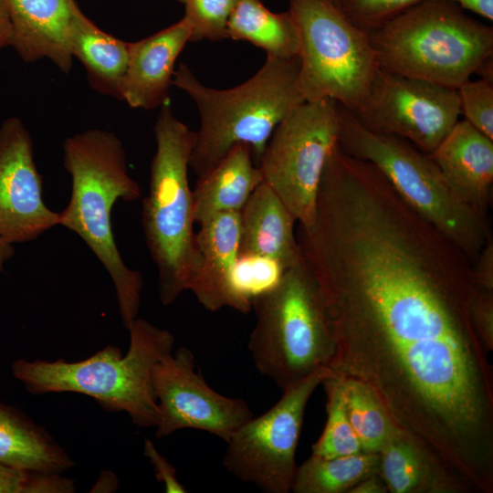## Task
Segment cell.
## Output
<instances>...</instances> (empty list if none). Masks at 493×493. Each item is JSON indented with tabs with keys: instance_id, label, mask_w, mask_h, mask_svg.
I'll return each instance as SVG.
<instances>
[{
	"instance_id": "obj_7",
	"label": "cell",
	"mask_w": 493,
	"mask_h": 493,
	"mask_svg": "<svg viewBox=\"0 0 493 493\" xmlns=\"http://www.w3.org/2000/svg\"><path fill=\"white\" fill-rule=\"evenodd\" d=\"M337 110L339 148L372 164L401 199L472 264L491 237L488 217L452 190L430 154L403 138L367 129L338 102Z\"/></svg>"
},
{
	"instance_id": "obj_21",
	"label": "cell",
	"mask_w": 493,
	"mask_h": 493,
	"mask_svg": "<svg viewBox=\"0 0 493 493\" xmlns=\"http://www.w3.org/2000/svg\"><path fill=\"white\" fill-rule=\"evenodd\" d=\"M263 183L247 144H236L193 190L194 221L199 225L214 215L240 212L254 190Z\"/></svg>"
},
{
	"instance_id": "obj_9",
	"label": "cell",
	"mask_w": 493,
	"mask_h": 493,
	"mask_svg": "<svg viewBox=\"0 0 493 493\" xmlns=\"http://www.w3.org/2000/svg\"><path fill=\"white\" fill-rule=\"evenodd\" d=\"M299 34L298 87L305 101L330 99L354 111L379 68L369 34L330 0H289Z\"/></svg>"
},
{
	"instance_id": "obj_20",
	"label": "cell",
	"mask_w": 493,
	"mask_h": 493,
	"mask_svg": "<svg viewBox=\"0 0 493 493\" xmlns=\"http://www.w3.org/2000/svg\"><path fill=\"white\" fill-rule=\"evenodd\" d=\"M378 455L379 475L391 493H472L437 456L399 427Z\"/></svg>"
},
{
	"instance_id": "obj_3",
	"label": "cell",
	"mask_w": 493,
	"mask_h": 493,
	"mask_svg": "<svg viewBox=\"0 0 493 493\" xmlns=\"http://www.w3.org/2000/svg\"><path fill=\"white\" fill-rule=\"evenodd\" d=\"M299 68V58L267 55L264 65L248 80L219 89L204 85L186 64H180L173 85L193 100L200 117L189 161L197 178L238 143L250 147L258 165L275 128L305 101L298 87Z\"/></svg>"
},
{
	"instance_id": "obj_32",
	"label": "cell",
	"mask_w": 493,
	"mask_h": 493,
	"mask_svg": "<svg viewBox=\"0 0 493 493\" xmlns=\"http://www.w3.org/2000/svg\"><path fill=\"white\" fill-rule=\"evenodd\" d=\"M470 318L479 341L488 353L493 350V292L474 288Z\"/></svg>"
},
{
	"instance_id": "obj_25",
	"label": "cell",
	"mask_w": 493,
	"mask_h": 493,
	"mask_svg": "<svg viewBox=\"0 0 493 493\" xmlns=\"http://www.w3.org/2000/svg\"><path fill=\"white\" fill-rule=\"evenodd\" d=\"M379 473V455L361 452L330 458L310 456L297 467L294 493H349L360 481Z\"/></svg>"
},
{
	"instance_id": "obj_35",
	"label": "cell",
	"mask_w": 493,
	"mask_h": 493,
	"mask_svg": "<svg viewBox=\"0 0 493 493\" xmlns=\"http://www.w3.org/2000/svg\"><path fill=\"white\" fill-rule=\"evenodd\" d=\"M387 485L382 477L377 474L367 477L356 484L349 493H387Z\"/></svg>"
},
{
	"instance_id": "obj_28",
	"label": "cell",
	"mask_w": 493,
	"mask_h": 493,
	"mask_svg": "<svg viewBox=\"0 0 493 493\" xmlns=\"http://www.w3.org/2000/svg\"><path fill=\"white\" fill-rule=\"evenodd\" d=\"M238 0H184L190 42L227 38V23Z\"/></svg>"
},
{
	"instance_id": "obj_23",
	"label": "cell",
	"mask_w": 493,
	"mask_h": 493,
	"mask_svg": "<svg viewBox=\"0 0 493 493\" xmlns=\"http://www.w3.org/2000/svg\"><path fill=\"white\" fill-rule=\"evenodd\" d=\"M0 463L26 470L61 474L73 462L44 431L0 405Z\"/></svg>"
},
{
	"instance_id": "obj_37",
	"label": "cell",
	"mask_w": 493,
	"mask_h": 493,
	"mask_svg": "<svg viewBox=\"0 0 493 493\" xmlns=\"http://www.w3.org/2000/svg\"><path fill=\"white\" fill-rule=\"evenodd\" d=\"M13 29L6 0H0V50L12 45Z\"/></svg>"
},
{
	"instance_id": "obj_27",
	"label": "cell",
	"mask_w": 493,
	"mask_h": 493,
	"mask_svg": "<svg viewBox=\"0 0 493 493\" xmlns=\"http://www.w3.org/2000/svg\"><path fill=\"white\" fill-rule=\"evenodd\" d=\"M322 384L327 398V421L322 434L312 445L311 455L330 458L362 452L347 415L341 377L333 373Z\"/></svg>"
},
{
	"instance_id": "obj_5",
	"label": "cell",
	"mask_w": 493,
	"mask_h": 493,
	"mask_svg": "<svg viewBox=\"0 0 493 493\" xmlns=\"http://www.w3.org/2000/svg\"><path fill=\"white\" fill-rule=\"evenodd\" d=\"M153 131L156 151L142 202V225L157 267L159 299L168 306L189 290L200 264L188 180L194 131L177 119L167 102L161 106Z\"/></svg>"
},
{
	"instance_id": "obj_26",
	"label": "cell",
	"mask_w": 493,
	"mask_h": 493,
	"mask_svg": "<svg viewBox=\"0 0 493 493\" xmlns=\"http://www.w3.org/2000/svg\"><path fill=\"white\" fill-rule=\"evenodd\" d=\"M341 379L347 415L359 438L362 450L378 454L398 426L367 384L354 379Z\"/></svg>"
},
{
	"instance_id": "obj_41",
	"label": "cell",
	"mask_w": 493,
	"mask_h": 493,
	"mask_svg": "<svg viewBox=\"0 0 493 493\" xmlns=\"http://www.w3.org/2000/svg\"><path fill=\"white\" fill-rule=\"evenodd\" d=\"M177 1H178V2H181V3H183V4H184V0H177Z\"/></svg>"
},
{
	"instance_id": "obj_33",
	"label": "cell",
	"mask_w": 493,
	"mask_h": 493,
	"mask_svg": "<svg viewBox=\"0 0 493 493\" xmlns=\"http://www.w3.org/2000/svg\"><path fill=\"white\" fill-rule=\"evenodd\" d=\"M143 453L152 464L157 480L163 483L165 492L184 493L187 491L177 479L173 466L158 452L153 443L149 439L144 441Z\"/></svg>"
},
{
	"instance_id": "obj_19",
	"label": "cell",
	"mask_w": 493,
	"mask_h": 493,
	"mask_svg": "<svg viewBox=\"0 0 493 493\" xmlns=\"http://www.w3.org/2000/svg\"><path fill=\"white\" fill-rule=\"evenodd\" d=\"M239 213V257L267 258L284 270L301 260L294 229L297 221L267 184L254 190Z\"/></svg>"
},
{
	"instance_id": "obj_12",
	"label": "cell",
	"mask_w": 493,
	"mask_h": 493,
	"mask_svg": "<svg viewBox=\"0 0 493 493\" xmlns=\"http://www.w3.org/2000/svg\"><path fill=\"white\" fill-rule=\"evenodd\" d=\"M367 129L403 138L431 154L461 115L456 89L378 68L351 111Z\"/></svg>"
},
{
	"instance_id": "obj_36",
	"label": "cell",
	"mask_w": 493,
	"mask_h": 493,
	"mask_svg": "<svg viewBox=\"0 0 493 493\" xmlns=\"http://www.w3.org/2000/svg\"><path fill=\"white\" fill-rule=\"evenodd\" d=\"M462 9L470 10L490 21L493 20V0H448Z\"/></svg>"
},
{
	"instance_id": "obj_15",
	"label": "cell",
	"mask_w": 493,
	"mask_h": 493,
	"mask_svg": "<svg viewBox=\"0 0 493 493\" xmlns=\"http://www.w3.org/2000/svg\"><path fill=\"white\" fill-rule=\"evenodd\" d=\"M195 241L200 264L189 291L206 310L215 312L230 308L248 314L251 302L240 294L235 278L239 258L240 213H219L201 223Z\"/></svg>"
},
{
	"instance_id": "obj_24",
	"label": "cell",
	"mask_w": 493,
	"mask_h": 493,
	"mask_svg": "<svg viewBox=\"0 0 493 493\" xmlns=\"http://www.w3.org/2000/svg\"><path fill=\"white\" fill-rule=\"evenodd\" d=\"M227 38L247 41L280 58L299 54V34L289 11L274 13L261 0H238L227 23Z\"/></svg>"
},
{
	"instance_id": "obj_39",
	"label": "cell",
	"mask_w": 493,
	"mask_h": 493,
	"mask_svg": "<svg viewBox=\"0 0 493 493\" xmlns=\"http://www.w3.org/2000/svg\"><path fill=\"white\" fill-rule=\"evenodd\" d=\"M14 253L13 244L0 238V272L3 271L4 265L13 257Z\"/></svg>"
},
{
	"instance_id": "obj_38",
	"label": "cell",
	"mask_w": 493,
	"mask_h": 493,
	"mask_svg": "<svg viewBox=\"0 0 493 493\" xmlns=\"http://www.w3.org/2000/svg\"><path fill=\"white\" fill-rule=\"evenodd\" d=\"M476 74L480 77L479 79L493 83V56L481 64Z\"/></svg>"
},
{
	"instance_id": "obj_29",
	"label": "cell",
	"mask_w": 493,
	"mask_h": 493,
	"mask_svg": "<svg viewBox=\"0 0 493 493\" xmlns=\"http://www.w3.org/2000/svg\"><path fill=\"white\" fill-rule=\"evenodd\" d=\"M461 114L475 129L493 140V83L466 80L457 89Z\"/></svg>"
},
{
	"instance_id": "obj_4",
	"label": "cell",
	"mask_w": 493,
	"mask_h": 493,
	"mask_svg": "<svg viewBox=\"0 0 493 493\" xmlns=\"http://www.w3.org/2000/svg\"><path fill=\"white\" fill-rule=\"evenodd\" d=\"M130 347L126 355L107 346L88 359L67 362L17 360L14 376L33 394L74 392L93 397L106 409L124 411L134 425L156 426L160 411L153 391L154 364L173 352L174 336L144 319L128 326Z\"/></svg>"
},
{
	"instance_id": "obj_13",
	"label": "cell",
	"mask_w": 493,
	"mask_h": 493,
	"mask_svg": "<svg viewBox=\"0 0 493 493\" xmlns=\"http://www.w3.org/2000/svg\"><path fill=\"white\" fill-rule=\"evenodd\" d=\"M152 381L160 411L157 438L188 428L226 441L254 415L245 400L226 396L207 384L186 347L161 358L152 368Z\"/></svg>"
},
{
	"instance_id": "obj_34",
	"label": "cell",
	"mask_w": 493,
	"mask_h": 493,
	"mask_svg": "<svg viewBox=\"0 0 493 493\" xmlns=\"http://www.w3.org/2000/svg\"><path fill=\"white\" fill-rule=\"evenodd\" d=\"M473 287L493 292V238L488 239L477 258L471 264Z\"/></svg>"
},
{
	"instance_id": "obj_10",
	"label": "cell",
	"mask_w": 493,
	"mask_h": 493,
	"mask_svg": "<svg viewBox=\"0 0 493 493\" xmlns=\"http://www.w3.org/2000/svg\"><path fill=\"white\" fill-rule=\"evenodd\" d=\"M337 102L304 101L275 128L258 163L267 184L298 225L315 219L319 186L330 154L338 145Z\"/></svg>"
},
{
	"instance_id": "obj_2",
	"label": "cell",
	"mask_w": 493,
	"mask_h": 493,
	"mask_svg": "<svg viewBox=\"0 0 493 493\" xmlns=\"http://www.w3.org/2000/svg\"><path fill=\"white\" fill-rule=\"evenodd\" d=\"M63 152L72 190L68 205L58 213V225L80 236L109 273L127 329L137 318L143 280L124 263L110 218L118 199L141 197L140 185L129 173L121 141L111 131L90 129L76 133L65 140Z\"/></svg>"
},
{
	"instance_id": "obj_40",
	"label": "cell",
	"mask_w": 493,
	"mask_h": 493,
	"mask_svg": "<svg viewBox=\"0 0 493 493\" xmlns=\"http://www.w3.org/2000/svg\"><path fill=\"white\" fill-rule=\"evenodd\" d=\"M335 5L339 7L341 0H330Z\"/></svg>"
},
{
	"instance_id": "obj_16",
	"label": "cell",
	"mask_w": 493,
	"mask_h": 493,
	"mask_svg": "<svg viewBox=\"0 0 493 493\" xmlns=\"http://www.w3.org/2000/svg\"><path fill=\"white\" fill-rule=\"evenodd\" d=\"M190 39L191 27L183 17L153 35L131 42L121 100L131 108L144 110L166 103L176 59Z\"/></svg>"
},
{
	"instance_id": "obj_18",
	"label": "cell",
	"mask_w": 493,
	"mask_h": 493,
	"mask_svg": "<svg viewBox=\"0 0 493 493\" xmlns=\"http://www.w3.org/2000/svg\"><path fill=\"white\" fill-rule=\"evenodd\" d=\"M12 45L26 63L50 59L60 71L72 68L69 32L79 8L76 0H6Z\"/></svg>"
},
{
	"instance_id": "obj_22",
	"label": "cell",
	"mask_w": 493,
	"mask_h": 493,
	"mask_svg": "<svg viewBox=\"0 0 493 493\" xmlns=\"http://www.w3.org/2000/svg\"><path fill=\"white\" fill-rule=\"evenodd\" d=\"M131 42L101 30L79 9L70 26L69 47L86 69L90 87L97 92L121 100Z\"/></svg>"
},
{
	"instance_id": "obj_31",
	"label": "cell",
	"mask_w": 493,
	"mask_h": 493,
	"mask_svg": "<svg viewBox=\"0 0 493 493\" xmlns=\"http://www.w3.org/2000/svg\"><path fill=\"white\" fill-rule=\"evenodd\" d=\"M74 482L60 474L13 467L0 463V493H71Z\"/></svg>"
},
{
	"instance_id": "obj_17",
	"label": "cell",
	"mask_w": 493,
	"mask_h": 493,
	"mask_svg": "<svg viewBox=\"0 0 493 493\" xmlns=\"http://www.w3.org/2000/svg\"><path fill=\"white\" fill-rule=\"evenodd\" d=\"M452 190L488 217L493 186V140L458 121L430 154Z\"/></svg>"
},
{
	"instance_id": "obj_1",
	"label": "cell",
	"mask_w": 493,
	"mask_h": 493,
	"mask_svg": "<svg viewBox=\"0 0 493 493\" xmlns=\"http://www.w3.org/2000/svg\"><path fill=\"white\" fill-rule=\"evenodd\" d=\"M303 258L335 343L329 368L470 488L493 485V370L471 322V262L394 192L347 201Z\"/></svg>"
},
{
	"instance_id": "obj_11",
	"label": "cell",
	"mask_w": 493,
	"mask_h": 493,
	"mask_svg": "<svg viewBox=\"0 0 493 493\" xmlns=\"http://www.w3.org/2000/svg\"><path fill=\"white\" fill-rule=\"evenodd\" d=\"M333 372L320 369L282 390L267 411L252 416L227 438L224 467L238 480L267 493L292 489L299 444L307 404L317 387Z\"/></svg>"
},
{
	"instance_id": "obj_6",
	"label": "cell",
	"mask_w": 493,
	"mask_h": 493,
	"mask_svg": "<svg viewBox=\"0 0 493 493\" xmlns=\"http://www.w3.org/2000/svg\"><path fill=\"white\" fill-rule=\"evenodd\" d=\"M369 37L380 68L455 89L493 56V27L448 0H424Z\"/></svg>"
},
{
	"instance_id": "obj_8",
	"label": "cell",
	"mask_w": 493,
	"mask_h": 493,
	"mask_svg": "<svg viewBox=\"0 0 493 493\" xmlns=\"http://www.w3.org/2000/svg\"><path fill=\"white\" fill-rule=\"evenodd\" d=\"M256 323L248 351L256 369L279 389L329 368L335 343L318 285L303 257L251 301Z\"/></svg>"
},
{
	"instance_id": "obj_30",
	"label": "cell",
	"mask_w": 493,
	"mask_h": 493,
	"mask_svg": "<svg viewBox=\"0 0 493 493\" xmlns=\"http://www.w3.org/2000/svg\"><path fill=\"white\" fill-rule=\"evenodd\" d=\"M424 0H341L339 8L356 26L371 33Z\"/></svg>"
},
{
	"instance_id": "obj_14",
	"label": "cell",
	"mask_w": 493,
	"mask_h": 493,
	"mask_svg": "<svg viewBox=\"0 0 493 493\" xmlns=\"http://www.w3.org/2000/svg\"><path fill=\"white\" fill-rule=\"evenodd\" d=\"M33 142L23 121L9 117L0 124V238L10 243L37 239L58 225V213L42 197Z\"/></svg>"
}]
</instances>
